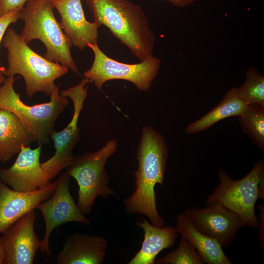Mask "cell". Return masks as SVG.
<instances>
[{"label": "cell", "mask_w": 264, "mask_h": 264, "mask_svg": "<svg viewBox=\"0 0 264 264\" xmlns=\"http://www.w3.org/2000/svg\"><path fill=\"white\" fill-rule=\"evenodd\" d=\"M156 264H203L201 256L183 236L178 247L165 256L155 260Z\"/></svg>", "instance_id": "23"}, {"label": "cell", "mask_w": 264, "mask_h": 264, "mask_svg": "<svg viewBox=\"0 0 264 264\" xmlns=\"http://www.w3.org/2000/svg\"><path fill=\"white\" fill-rule=\"evenodd\" d=\"M42 148L41 145L34 149L22 146L14 164L9 168L0 169L1 181L22 192H32L49 184L40 162Z\"/></svg>", "instance_id": "12"}, {"label": "cell", "mask_w": 264, "mask_h": 264, "mask_svg": "<svg viewBox=\"0 0 264 264\" xmlns=\"http://www.w3.org/2000/svg\"><path fill=\"white\" fill-rule=\"evenodd\" d=\"M175 227L178 234L185 238L195 248L204 263L208 264H231L223 248L214 239L197 229L184 213L176 217Z\"/></svg>", "instance_id": "18"}, {"label": "cell", "mask_w": 264, "mask_h": 264, "mask_svg": "<svg viewBox=\"0 0 264 264\" xmlns=\"http://www.w3.org/2000/svg\"><path fill=\"white\" fill-rule=\"evenodd\" d=\"M54 8L49 0L28 1L20 12L19 19L24 23L21 35L27 44L34 39L40 40L46 49L45 59L79 75L70 52L72 42L56 19Z\"/></svg>", "instance_id": "4"}, {"label": "cell", "mask_w": 264, "mask_h": 264, "mask_svg": "<svg viewBox=\"0 0 264 264\" xmlns=\"http://www.w3.org/2000/svg\"><path fill=\"white\" fill-rule=\"evenodd\" d=\"M90 82L83 78L78 84L62 90L60 94L69 98L73 105V112L69 123L63 130L52 132L50 139L54 142L55 152L54 155L46 161L41 163L42 169L47 179L54 178L61 171L68 167L75 156L72 151L81 139L78 122L88 95V83Z\"/></svg>", "instance_id": "9"}, {"label": "cell", "mask_w": 264, "mask_h": 264, "mask_svg": "<svg viewBox=\"0 0 264 264\" xmlns=\"http://www.w3.org/2000/svg\"><path fill=\"white\" fill-rule=\"evenodd\" d=\"M172 4L173 5L178 7H183L189 6L197 0H164Z\"/></svg>", "instance_id": "27"}, {"label": "cell", "mask_w": 264, "mask_h": 264, "mask_svg": "<svg viewBox=\"0 0 264 264\" xmlns=\"http://www.w3.org/2000/svg\"><path fill=\"white\" fill-rule=\"evenodd\" d=\"M117 141H108L101 149L75 157L67 167L66 173L77 181L78 189L77 205L84 214H88L98 196L108 199L114 192L108 185L109 176L106 170L107 160L116 152Z\"/></svg>", "instance_id": "6"}, {"label": "cell", "mask_w": 264, "mask_h": 264, "mask_svg": "<svg viewBox=\"0 0 264 264\" xmlns=\"http://www.w3.org/2000/svg\"><path fill=\"white\" fill-rule=\"evenodd\" d=\"M138 226L144 231V239L140 249L128 264H154L159 252L174 246L178 236L175 227L155 226L145 219L139 222Z\"/></svg>", "instance_id": "19"}, {"label": "cell", "mask_w": 264, "mask_h": 264, "mask_svg": "<svg viewBox=\"0 0 264 264\" xmlns=\"http://www.w3.org/2000/svg\"><path fill=\"white\" fill-rule=\"evenodd\" d=\"M6 253L4 245L3 236H0V264H4Z\"/></svg>", "instance_id": "28"}, {"label": "cell", "mask_w": 264, "mask_h": 264, "mask_svg": "<svg viewBox=\"0 0 264 264\" xmlns=\"http://www.w3.org/2000/svg\"><path fill=\"white\" fill-rule=\"evenodd\" d=\"M236 89L239 96L247 105L264 107V77L255 68L247 70L244 83Z\"/></svg>", "instance_id": "22"}, {"label": "cell", "mask_w": 264, "mask_h": 264, "mask_svg": "<svg viewBox=\"0 0 264 264\" xmlns=\"http://www.w3.org/2000/svg\"><path fill=\"white\" fill-rule=\"evenodd\" d=\"M5 33L2 44L8 51V67L4 75H21L29 98L39 92L50 96L58 86L55 80L66 74L68 68L35 52L12 28H8Z\"/></svg>", "instance_id": "3"}, {"label": "cell", "mask_w": 264, "mask_h": 264, "mask_svg": "<svg viewBox=\"0 0 264 264\" xmlns=\"http://www.w3.org/2000/svg\"><path fill=\"white\" fill-rule=\"evenodd\" d=\"M5 68L4 67L1 66L0 65V85L1 84H2V83L4 82L6 78L4 74V72L5 71Z\"/></svg>", "instance_id": "29"}, {"label": "cell", "mask_w": 264, "mask_h": 264, "mask_svg": "<svg viewBox=\"0 0 264 264\" xmlns=\"http://www.w3.org/2000/svg\"><path fill=\"white\" fill-rule=\"evenodd\" d=\"M264 175V161L259 160L251 170L239 180H233L223 170L218 172L219 184L206 200L207 204L220 203L236 214L245 226L259 228L255 212L260 199L258 185Z\"/></svg>", "instance_id": "7"}, {"label": "cell", "mask_w": 264, "mask_h": 264, "mask_svg": "<svg viewBox=\"0 0 264 264\" xmlns=\"http://www.w3.org/2000/svg\"><path fill=\"white\" fill-rule=\"evenodd\" d=\"M260 212L259 216V231L258 232L259 244L262 248L264 246V204H261L258 206Z\"/></svg>", "instance_id": "26"}, {"label": "cell", "mask_w": 264, "mask_h": 264, "mask_svg": "<svg viewBox=\"0 0 264 264\" xmlns=\"http://www.w3.org/2000/svg\"><path fill=\"white\" fill-rule=\"evenodd\" d=\"M59 183L58 179L35 191L22 192L8 187L0 179V234L27 213L49 198Z\"/></svg>", "instance_id": "13"}, {"label": "cell", "mask_w": 264, "mask_h": 264, "mask_svg": "<svg viewBox=\"0 0 264 264\" xmlns=\"http://www.w3.org/2000/svg\"><path fill=\"white\" fill-rule=\"evenodd\" d=\"M35 140L15 114L0 109V161L6 162L20 152L22 146H29Z\"/></svg>", "instance_id": "17"}, {"label": "cell", "mask_w": 264, "mask_h": 264, "mask_svg": "<svg viewBox=\"0 0 264 264\" xmlns=\"http://www.w3.org/2000/svg\"><path fill=\"white\" fill-rule=\"evenodd\" d=\"M29 0H0V17L11 10H21Z\"/></svg>", "instance_id": "25"}, {"label": "cell", "mask_w": 264, "mask_h": 264, "mask_svg": "<svg viewBox=\"0 0 264 264\" xmlns=\"http://www.w3.org/2000/svg\"><path fill=\"white\" fill-rule=\"evenodd\" d=\"M20 12V10H13L0 17V44L9 25L19 19Z\"/></svg>", "instance_id": "24"}, {"label": "cell", "mask_w": 264, "mask_h": 264, "mask_svg": "<svg viewBox=\"0 0 264 264\" xmlns=\"http://www.w3.org/2000/svg\"><path fill=\"white\" fill-rule=\"evenodd\" d=\"M51 3L61 18V26L72 45L80 50L88 44H97L99 25L85 17L81 0H53Z\"/></svg>", "instance_id": "15"}, {"label": "cell", "mask_w": 264, "mask_h": 264, "mask_svg": "<svg viewBox=\"0 0 264 264\" xmlns=\"http://www.w3.org/2000/svg\"><path fill=\"white\" fill-rule=\"evenodd\" d=\"M94 22L108 27L140 62L153 56L154 35L143 9L129 0H85Z\"/></svg>", "instance_id": "2"}, {"label": "cell", "mask_w": 264, "mask_h": 264, "mask_svg": "<svg viewBox=\"0 0 264 264\" xmlns=\"http://www.w3.org/2000/svg\"><path fill=\"white\" fill-rule=\"evenodd\" d=\"M243 132L247 134L253 143L264 151V107L248 105L238 116Z\"/></svg>", "instance_id": "21"}, {"label": "cell", "mask_w": 264, "mask_h": 264, "mask_svg": "<svg viewBox=\"0 0 264 264\" xmlns=\"http://www.w3.org/2000/svg\"><path fill=\"white\" fill-rule=\"evenodd\" d=\"M248 105L238 95L236 88L228 90L218 105L185 129L188 134H193L208 129L217 122L231 116H238Z\"/></svg>", "instance_id": "20"}, {"label": "cell", "mask_w": 264, "mask_h": 264, "mask_svg": "<svg viewBox=\"0 0 264 264\" xmlns=\"http://www.w3.org/2000/svg\"><path fill=\"white\" fill-rule=\"evenodd\" d=\"M168 154L162 134L151 127H143L136 151L135 190L124 200V205L128 214L144 215L157 227L164 226V222L157 212L154 187L157 184L163 185Z\"/></svg>", "instance_id": "1"}, {"label": "cell", "mask_w": 264, "mask_h": 264, "mask_svg": "<svg viewBox=\"0 0 264 264\" xmlns=\"http://www.w3.org/2000/svg\"><path fill=\"white\" fill-rule=\"evenodd\" d=\"M93 52L94 60L90 68L85 72V78L93 82L98 89L104 83L112 80H123L132 83L141 91H147L156 77L161 61L150 56L137 64L119 62L107 56L97 44H88Z\"/></svg>", "instance_id": "8"}, {"label": "cell", "mask_w": 264, "mask_h": 264, "mask_svg": "<svg viewBox=\"0 0 264 264\" xmlns=\"http://www.w3.org/2000/svg\"><path fill=\"white\" fill-rule=\"evenodd\" d=\"M36 213H27L2 234L6 253L4 264H32L40 241L34 231Z\"/></svg>", "instance_id": "14"}, {"label": "cell", "mask_w": 264, "mask_h": 264, "mask_svg": "<svg viewBox=\"0 0 264 264\" xmlns=\"http://www.w3.org/2000/svg\"><path fill=\"white\" fill-rule=\"evenodd\" d=\"M17 78L7 77L0 86V109L15 114L29 129L39 145L43 146L49 142L55 131L58 117L69 103L66 97L59 93L60 84L50 95L48 103L29 106L24 104L20 94L16 92L14 83Z\"/></svg>", "instance_id": "5"}, {"label": "cell", "mask_w": 264, "mask_h": 264, "mask_svg": "<svg viewBox=\"0 0 264 264\" xmlns=\"http://www.w3.org/2000/svg\"><path fill=\"white\" fill-rule=\"evenodd\" d=\"M49 0V1H51V0Z\"/></svg>", "instance_id": "30"}, {"label": "cell", "mask_w": 264, "mask_h": 264, "mask_svg": "<svg viewBox=\"0 0 264 264\" xmlns=\"http://www.w3.org/2000/svg\"><path fill=\"white\" fill-rule=\"evenodd\" d=\"M58 186L53 195L40 203L36 208L40 210L45 222V233L40 241L39 248L50 255L49 240L55 228L69 222L88 224L89 220L84 216L73 198L69 190L70 176L66 172L59 177Z\"/></svg>", "instance_id": "10"}, {"label": "cell", "mask_w": 264, "mask_h": 264, "mask_svg": "<svg viewBox=\"0 0 264 264\" xmlns=\"http://www.w3.org/2000/svg\"><path fill=\"white\" fill-rule=\"evenodd\" d=\"M106 240L100 236L74 233L66 238L57 256V264H100L105 259Z\"/></svg>", "instance_id": "16"}, {"label": "cell", "mask_w": 264, "mask_h": 264, "mask_svg": "<svg viewBox=\"0 0 264 264\" xmlns=\"http://www.w3.org/2000/svg\"><path fill=\"white\" fill-rule=\"evenodd\" d=\"M202 208L187 209L184 214L195 227L216 240L222 248L228 246L245 225L234 213L220 203Z\"/></svg>", "instance_id": "11"}]
</instances>
